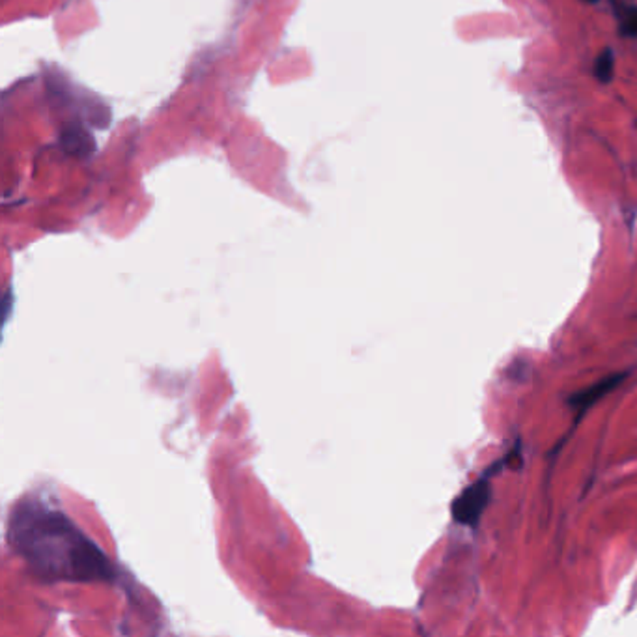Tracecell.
I'll return each instance as SVG.
<instances>
[{"label": "cell", "mask_w": 637, "mask_h": 637, "mask_svg": "<svg viewBox=\"0 0 637 637\" xmlns=\"http://www.w3.org/2000/svg\"><path fill=\"white\" fill-rule=\"evenodd\" d=\"M595 77L598 78L600 83H609L614 78V71H615V55L612 49H604L598 59L595 60Z\"/></svg>", "instance_id": "277c9868"}, {"label": "cell", "mask_w": 637, "mask_h": 637, "mask_svg": "<svg viewBox=\"0 0 637 637\" xmlns=\"http://www.w3.org/2000/svg\"><path fill=\"white\" fill-rule=\"evenodd\" d=\"M630 376V373H617L612 376H605L600 382L593 383L591 387H586L583 391H577L574 394H570L568 404L572 406L574 413H576V420L574 427H577L579 420L586 417V413L596 406L602 398H605L609 392H614L619 385H623V382Z\"/></svg>", "instance_id": "3957f363"}, {"label": "cell", "mask_w": 637, "mask_h": 637, "mask_svg": "<svg viewBox=\"0 0 637 637\" xmlns=\"http://www.w3.org/2000/svg\"><path fill=\"white\" fill-rule=\"evenodd\" d=\"M617 19H619V31L623 36L637 38V6H617Z\"/></svg>", "instance_id": "5b68a950"}, {"label": "cell", "mask_w": 637, "mask_h": 637, "mask_svg": "<svg viewBox=\"0 0 637 637\" xmlns=\"http://www.w3.org/2000/svg\"><path fill=\"white\" fill-rule=\"evenodd\" d=\"M490 479L492 475L485 471L481 479H476L471 483L467 488L460 492V495L455 497L453 505H450V516H453L455 523H460L464 527H476L488 507L490 501Z\"/></svg>", "instance_id": "7a4b0ae2"}, {"label": "cell", "mask_w": 637, "mask_h": 637, "mask_svg": "<svg viewBox=\"0 0 637 637\" xmlns=\"http://www.w3.org/2000/svg\"><path fill=\"white\" fill-rule=\"evenodd\" d=\"M10 540L36 574L52 579H107L113 568L105 553L73 522L42 503L14 511Z\"/></svg>", "instance_id": "6da1fadb"}, {"label": "cell", "mask_w": 637, "mask_h": 637, "mask_svg": "<svg viewBox=\"0 0 637 637\" xmlns=\"http://www.w3.org/2000/svg\"><path fill=\"white\" fill-rule=\"evenodd\" d=\"M586 3H596V0H586Z\"/></svg>", "instance_id": "8992f818"}]
</instances>
